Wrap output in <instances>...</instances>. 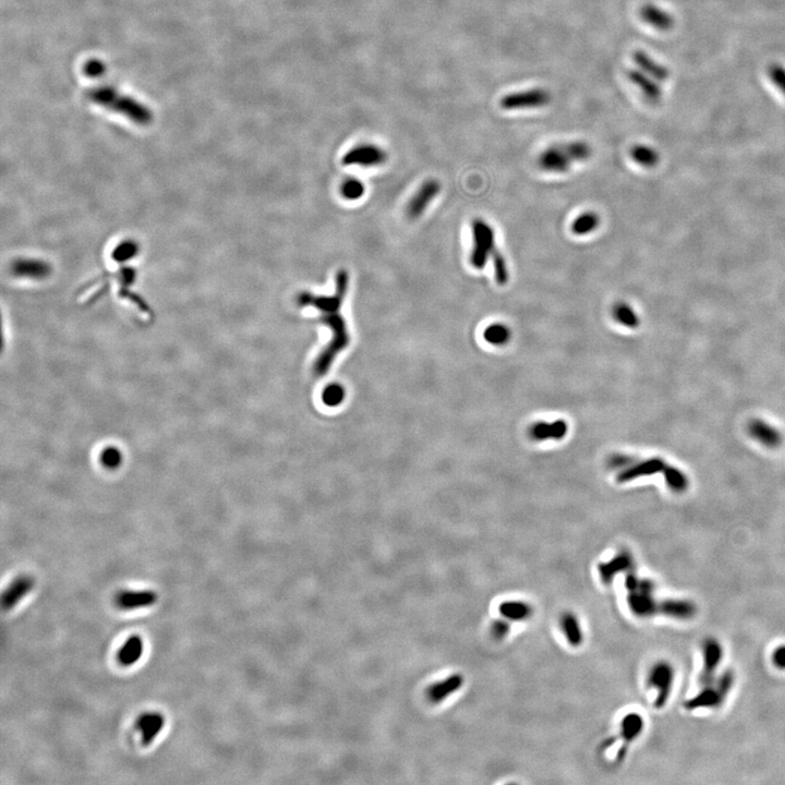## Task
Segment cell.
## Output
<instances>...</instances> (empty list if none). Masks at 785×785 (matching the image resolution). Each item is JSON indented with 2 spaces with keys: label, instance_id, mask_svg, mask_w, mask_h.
Wrapping results in <instances>:
<instances>
[{
  "label": "cell",
  "instance_id": "obj_9",
  "mask_svg": "<svg viewBox=\"0 0 785 785\" xmlns=\"http://www.w3.org/2000/svg\"><path fill=\"white\" fill-rule=\"evenodd\" d=\"M441 189H442V185H441L440 181H436V179H429V181H425L421 187L418 189L415 196H412L410 201L407 204V216L412 219H419L425 213L427 206L430 205L431 202L438 196Z\"/></svg>",
  "mask_w": 785,
  "mask_h": 785
},
{
  "label": "cell",
  "instance_id": "obj_10",
  "mask_svg": "<svg viewBox=\"0 0 785 785\" xmlns=\"http://www.w3.org/2000/svg\"><path fill=\"white\" fill-rule=\"evenodd\" d=\"M572 163L563 145H551L538 157L539 168L546 173H567L572 167Z\"/></svg>",
  "mask_w": 785,
  "mask_h": 785
},
{
  "label": "cell",
  "instance_id": "obj_7",
  "mask_svg": "<svg viewBox=\"0 0 785 785\" xmlns=\"http://www.w3.org/2000/svg\"><path fill=\"white\" fill-rule=\"evenodd\" d=\"M673 682H674V669L669 663L658 662L652 667L649 672L648 684L656 692V701L654 703V708H665V703L669 701L672 692Z\"/></svg>",
  "mask_w": 785,
  "mask_h": 785
},
{
  "label": "cell",
  "instance_id": "obj_32",
  "mask_svg": "<svg viewBox=\"0 0 785 785\" xmlns=\"http://www.w3.org/2000/svg\"><path fill=\"white\" fill-rule=\"evenodd\" d=\"M491 258L493 261V266H495V281L499 286H504L510 279V272H508V263L505 260L504 255L495 247V250L492 251Z\"/></svg>",
  "mask_w": 785,
  "mask_h": 785
},
{
  "label": "cell",
  "instance_id": "obj_18",
  "mask_svg": "<svg viewBox=\"0 0 785 785\" xmlns=\"http://www.w3.org/2000/svg\"><path fill=\"white\" fill-rule=\"evenodd\" d=\"M749 435L766 447L775 448L782 443V436L773 425L762 421L752 420L748 425Z\"/></svg>",
  "mask_w": 785,
  "mask_h": 785
},
{
  "label": "cell",
  "instance_id": "obj_14",
  "mask_svg": "<svg viewBox=\"0 0 785 785\" xmlns=\"http://www.w3.org/2000/svg\"><path fill=\"white\" fill-rule=\"evenodd\" d=\"M627 77L628 80L643 93V95L649 103L656 104L661 101L663 92L660 88L659 82L654 80V77H649L638 68L628 70Z\"/></svg>",
  "mask_w": 785,
  "mask_h": 785
},
{
  "label": "cell",
  "instance_id": "obj_23",
  "mask_svg": "<svg viewBox=\"0 0 785 785\" xmlns=\"http://www.w3.org/2000/svg\"><path fill=\"white\" fill-rule=\"evenodd\" d=\"M143 652H145L143 639L138 635H133L127 639L124 646L121 647L117 654V659L122 667H131L141 659Z\"/></svg>",
  "mask_w": 785,
  "mask_h": 785
},
{
  "label": "cell",
  "instance_id": "obj_27",
  "mask_svg": "<svg viewBox=\"0 0 785 785\" xmlns=\"http://www.w3.org/2000/svg\"><path fill=\"white\" fill-rule=\"evenodd\" d=\"M612 315L618 324L623 325L628 329H637L640 325L638 314L627 302H616L613 306Z\"/></svg>",
  "mask_w": 785,
  "mask_h": 785
},
{
  "label": "cell",
  "instance_id": "obj_29",
  "mask_svg": "<svg viewBox=\"0 0 785 785\" xmlns=\"http://www.w3.org/2000/svg\"><path fill=\"white\" fill-rule=\"evenodd\" d=\"M631 156L634 162L646 168L654 167L660 160L658 151L646 145H634L631 149Z\"/></svg>",
  "mask_w": 785,
  "mask_h": 785
},
{
  "label": "cell",
  "instance_id": "obj_12",
  "mask_svg": "<svg viewBox=\"0 0 785 785\" xmlns=\"http://www.w3.org/2000/svg\"><path fill=\"white\" fill-rule=\"evenodd\" d=\"M157 599L156 592L152 590H124L117 595L116 604L121 610H139L152 607Z\"/></svg>",
  "mask_w": 785,
  "mask_h": 785
},
{
  "label": "cell",
  "instance_id": "obj_2",
  "mask_svg": "<svg viewBox=\"0 0 785 785\" xmlns=\"http://www.w3.org/2000/svg\"><path fill=\"white\" fill-rule=\"evenodd\" d=\"M86 98L94 104L124 115L140 126H147L152 121V111L147 106L109 85H100L90 89L86 92Z\"/></svg>",
  "mask_w": 785,
  "mask_h": 785
},
{
  "label": "cell",
  "instance_id": "obj_17",
  "mask_svg": "<svg viewBox=\"0 0 785 785\" xmlns=\"http://www.w3.org/2000/svg\"><path fill=\"white\" fill-rule=\"evenodd\" d=\"M34 588V580L31 577L21 576L13 580L3 595V608L11 610L20 602Z\"/></svg>",
  "mask_w": 785,
  "mask_h": 785
},
{
  "label": "cell",
  "instance_id": "obj_13",
  "mask_svg": "<svg viewBox=\"0 0 785 785\" xmlns=\"http://www.w3.org/2000/svg\"><path fill=\"white\" fill-rule=\"evenodd\" d=\"M136 724L141 733L142 744L149 746L164 729L165 718L162 713L149 711L141 714Z\"/></svg>",
  "mask_w": 785,
  "mask_h": 785
},
{
  "label": "cell",
  "instance_id": "obj_31",
  "mask_svg": "<svg viewBox=\"0 0 785 785\" xmlns=\"http://www.w3.org/2000/svg\"><path fill=\"white\" fill-rule=\"evenodd\" d=\"M663 474H665V482H667L669 489L672 490V491L677 492V493H682V492L687 490V477L685 476L684 472L681 471L680 469L675 468V467L672 466H667V468L663 471Z\"/></svg>",
  "mask_w": 785,
  "mask_h": 785
},
{
  "label": "cell",
  "instance_id": "obj_21",
  "mask_svg": "<svg viewBox=\"0 0 785 785\" xmlns=\"http://www.w3.org/2000/svg\"><path fill=\"white\" fill-rule=\"evenodd\" d=\"M631 565H633V559H631V554L627 553V552H622V553L618 554L616 557H613L611 561L599 564L598 571H599L601 580L604 584H610L618 573L627 571V569H631Z\"/></svg>",
  "mask_w": 785,
  "mask_h": 785
},
{
  "label": "cell",
  "instance_id": "obj_22",
  "mask_svg": "<svg viewBox=\"0 0 785 785\" xmlns=\"http://www.w3.org/2000/svg\"><path fill=\"white\" fill-rule=\"evenodd\" d=\"M569 432V425L563 420L552 423H537L530 429V436L533 440H562Z\"/></svg>",
  "mask_w": 785,
  "mask_h": 785
},
{
  "label": "cell",
  "instance_id": "obj_34",
  "mask_svg": "<svg viewBox=\"0 0 785 785\" xmlns=\"http://www.w3.org/2000/svg\"><path fill=\"white\" fill-rule=\"evenodd\" d=\"M364 190L366 189H364L363 183L358 179H355V178H349L347 181H344L342 187H340V194L346 200H349V201H355V200L360 198L364 194Z\"/></svg>",
  "mask_w": 785,
  "mask_h": 785
},
{
  "label": "cell",
  "instance_id": "obj_16",
  "mask_svg": "<svg viewBox=\"0 0 785 785\" xmlns=\"http://www.w3.org/2000/svg\"><path fill=\"white\" fill-rule=\"evenodd\" d=\"M641 20L646 22L648 26L652 28H656L658 31L667 32L672 30L675 24L674 17L671 13L667 12L665 9L660 8L658 6L654 3H647V5L641 7L640 11Z\"/></svg>",
  "mask_w": 785,
  "mask_h": 785
},
{
  "label": "cell",
  "instance_id": "obj_24",
  "mask_svg": "<svg viewBox=\"0 0 785 785\" xmlns=\"http://www.w3.org/2000/svg\"><path fill=\"white\" fill-rule=\"evenodd\" d=\"M499 612L501 618L512 623V622H524L529 620L533 616V610L529 603L519 600H508L499 605Z\"/></svg>",
  "mask_w": 785,
  "mask_h": 785
},
{
  "label": "cell",
  "instance_id": "obj_3",
  "mask_svg": "<svg viewBox=\"0 0 785 785\" xmlns=\"http://www.w3.org/2000/svg\"><path fill=\"white\" fill-rule=\"evenodd\" d=\"M733 684L734 674L732 672L717 676L708 684L703 685V690L685 703V709L693 711L701 708H717L724 703Z\"/></svg>",
  "mask_w": 785,
  "mask_h": 785
},
{
  "label": "cell",
  "instance_id": "obj_1",
  "mask_svg": "<svg viewBox=\"0 0 785 785\" xmlns=\"http://www.w3.org/2000/svg\"><path fill=\"white\" fill-rule=\"evenodd\" d=\"M349 286V274L346 270H340L335 278V293L332 296H317L308 291L299 295L297 304L299 306H312L321 313V322L326 325L332 333L330 342L317 355L313 363V372L317 376L326 374L335 359L351 344V335L347 324L342 315V302L347 295Z\"/></svg>",
  "mask_w": 785,
  "mask_h": 785
},
{
  "label": "cell",
  "instance_id": "obj_5",
  "mask_svg": "<svg viewBox=\"0 0 785 785\" xmlns=\"http://www.w3.org/2000/svg\"><path fill=\"white\" fill-rule=\"evenodd\" d=\"M644 718H643L639 713H628V714L624 717L622 722H620V731H618L620 735H618V737H612L607 739L602 744V749L612 747L618 739H620L622 744H620V748H618L616 758V761L618 762V764H620V762L625 759L628 748L631 746V743L640 737V734L644 731Z\"/></svg>",
  "mask_w": 785,
  "mask_h": 785
},
{
  "label": "cell",
  "instance_id": "obj_15",
  "mask_svg": "<svg viewBox=\"0 0 785 785\" xmlns=\"http://www.w3.org/2000/svg\"><path fill=\"white\" fill-rule=\"evenodd\" d=\"M631 467H627L620 474H618V481H631L635 478L650 476V474H658V472L663 474V471L667 466L665 461L660 459H650L640 461H631Z\"/></svg>",
  "mask_w": 785,
  "mask_h": 785
},
{
  "label": "cell",
  "instance_id": "obj_19",
  "mask_svg": "<svg viewBox=\"0 0 785 785\" xmlns=\"http://www.w3.org/2000/svg\"><path fill=\"white\" fill-rule=\"evenodd\" d=\"M633 60L639 70L648 75L649 77H654V80L658 81V82H665L671 75L669 68L654 60L650 55L647 54L644 50H635L633 54Z\"/></svg>",
  "mask_w": 785,
  "mask_h": 785
},
{
  "label": "cell",
  "instance_id": "obj_33",
  "mask_svg": "<svg viewBox=\"0 0 785 785\" xmlns=\"http://www.w3.org/2000/svg\"><path fill=\"white\" fill-rule=\"evenodd\" d=\"M563 147L573 162H584L589 160L592 154L591 147L587 142L572 141L565 143Z\"/></svg>",
  "mask_w": 785,
  "mask_h": 785
},
{
  "label": "cell",
  "instance_id": "obj_11",
  "mask_svg": "<svg viewBox=\"0 0 785 785\" xmlns=\"http://www.w3.org/2000/svg\"><path fill=\"white\" fill-rule=\"evenodd\" d=\"M723 659V649L714 639L705 640L703 648V669L699 675V684L705 685L717 677L721 661Z\"/></svg>",
  "mask_w": 785,
  "mask_h": 785
},
{
  "label": "cell",
  "instance_id": "obj_6",
  "mask_svg": "<svg viewBox=\"0 0 785 785\" xmlns=\"http://www.w3.org/2000/svg\"><path fill=\"white\" fill-rule=\"evenodd\" d=\"M551 100V93L546 89H529L510 93L501 100L499 105L504 111L536 109L548 105Z\"/></svg>",
  "mask_w": 785,
  "mask_h": 785
},
{
  "label": "cell",
  "instance_id": "obj_28",
  "mask_svg": "<svg viewBox=\"0 0 785 785\" xmlns=\"http://www.w3.org/2000/svg\"><path fill=\"white\" fill-rule=\"evenodd\" d=\"M600 225V217L595 212H584L572 223L571 230L576 236H586L595 232Z\"/></svg>",
  "mask_w": 785,
  "mask_h": 785
},
{
  "label": "cell",
  "instance_id": "obj_4",
  "mask_svg": "<svg viewBox=\"0 0 785 785\" xmlns=\"http://www.w3.org/2000/svg\"><path fill=\"white\" fill-rule=\"evenodd\" d=\"M474 247L471 250L470 264L476 270H482L487 266L488 259L495 248V234L493 227L484 219L477 217L471 223Z\"/></svg>",
  "mask_w": 785,
  "mask_h": 785
},
{
  "label": "cell",
  "instance_id": "obj_38",
  "mask_svg": "<svg viewBox=\"0 0 785 785\" xmlns=\"http://www.w3.org/2000/svg\"><path fill=\"white\" fill-rule=\"evenodd\" d=\"M84 71L86 75L91 77H98V75L104 73V65L98 60H91L90 62H86L84 67Z\"/></svg>",
  "mask_w": 785,
  "mask_h": 785
},
{
  "label": "cell",
  "instance_id": "obj_25",
  "mask_svg": "<svg viewBox=\"0 0 785 785\" xmlns=\"http://www.w3.org/2000/svg\"><path fill=\"white\" fill-rule=\"evenodd\" d=\"M561 629L569 646L580 647L584 643V633L580 620L574 613H564L561 618Z\"/></svg>",
  "mask_w": 785,
  "mask_h": 785
},
{
  "label": "cell",
  "instance_id": "obj_26",
  "mask_svg": "<svg viewBox=\"0 0 785 785\" xmlns=\"http://www.w3.org/2000/svg\"><path fill=\"white\" fill-rule=\"evenodd\" d=\"M13 273L19 276L32 278H43L49 274V266L46 263L37 260H20L13 264Z\"/></svg>",
  "mask_w": 785,
  "mask_h": 785
},
{
  "label": "cell",
  "instance_id": "obj_30",
  "mask_svg": "<svg viewBox=\"0 0 785 785\" xmlns=\"http://www.w3.org/2000/svg\"><path fill=\"white\" fill-rule=\"evenodd\" d=\"M512 338V332L508 325L503 323H493L484 330L483 338L493 346L506 345Z\"/></svg>",
  "mask_w": 785,
  "mask_h": 785
},
{
  "label": "cell",
  "instance_id": "obj_36",
  "mask_svg": "<svg viewBox=\"0 0 785 785\" xmlns=\"http://www.w3.org/2000/svg\"><path fill=\"white\" fill-rule=\"evenodd\" d=\"M770 80L775 88L785 96V67L781 64H773L768 69Z\"/></svg>",
  "mask_w": 785,
  "mask_h": 785
},
{
  "label": "cell",
  "instance_id": "obj_37",
  "mask_svg": "<svg viewBox=\"0 0 785 785\" xmlns=\"http://www.w3.org/2000/svg\"><path fill=\"white\" fill-rule=\"evenodd\" d=\"M510 631V622L505 618H499V620H495L492 624L491 633L497 640H502L506 638Z\"/></svg>",
  "mask_w": 785,
  "mask_h": 785
},
{
  "label": "cell",
  "instance_id": "obj_20",
  "mask_svg": "<svg viewBox=\"0 0 785 785\" xmlns=\"http://www.w3.org/2000/svg\"><path fill=\"white\" fill-rule=\"evenodd\" d=\"M463 683H465V678H463V675L459 674V673L451 675L445 680L435 683L432 686L427 688V699L433 703H442V701H445L448 696H451L452 694L461 690L463 687Z\"/></svg>",
  "mask_w": 785,
  "mask_h": 785
},
{
  "label": "cell",
  "instance_id": "obj_39",
  "mask_svg": "<svg viewBox=\"0 0 785 785\" xmlns=\"http://www.w3.org/2000/svg\"><path fill=\"white\" fill-rule=\"evenodd\" d=\"M773 663L780 669H785V646L779 647L773 652Z\"/></svg>",
  "mask_w": 785,
  "mask_h": 785
},
{
  "label": "cell",
  "instance_id": "obj_35",
  "mask_svg": "<svg viewBox=\"0 0 785 785\" xmlns=\"http://www.w3.org/2000/svg\"><path fill=\"white\" fill-rule=\"evenodd\" d=\"M345 397V391L340 384H331L323 391L322 400L326 406L336 407L342 404Z\"/></svg>",
  "mask_w": 785,
  "mask_h": 785
},
{
  "label": "cell",
  "instance_id": "obj_8",
  "mask_svg": "<svg viewBox=\"0 0 785 785\" xmlns=\"http://www.w3.org/2000/svg\"><path fill=\"white\" fill-rule=\"evenodd\" d=\"M387 153L381 147L373 145H362L353 147L342 157L344 165H357L361 167H374L387 160Z\"/></svg>",
  "mask_w": 785,
  "mask_h": 785
}]
</instances>
